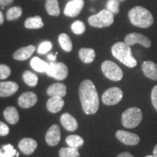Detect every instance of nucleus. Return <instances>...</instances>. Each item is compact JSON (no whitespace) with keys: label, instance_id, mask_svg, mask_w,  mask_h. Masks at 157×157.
<instances>
[{"label":"nucleus","instance_id":"nucleus-34","mask_svg":"<svg viewBox=\"0 0 157 157\" xmlns=\"http://www.w3.org/2000/svg\"><path fill=\"white\" fill-rule=\"evenodd\" d=\"M52 44L50 42L46 41V42H43L39 44L38 48V52L39 54H46L51 49H52Z\"/></svg>","mask_w":157,"mask_h":157},{"label":"nucleus","instance_id":"nucleus-18","mask_svg":"<svg viewBox=\"0 0 157 157\" xmlns=\"http://www.w3.org/2000/svg\"><path fill=\"white\" fill-rule=\"evenodd\" d=\"M60 122L63 127L70 132L75 131L78 128V122L76 119L70 113H65L60 117Z\"/></svg>","mask_w":157,"mask_h":157},{"label":"nucleus","instance_id":"nucleus-41","mask_svg":"<svg viewBox=\"0 0 157 157\" xmlns=\"http://www.w3.org/2000/svg\"><path fill=\"white\" fill-rule=\"evenodd\" d=\"M4 23V15L1 11H0V25Z\"/></svg>","mask_w":157,"mask_h":157},{"label":"nucleus","instance_id":"nucleus-37","mask_svg":"<svg viewBox=\"0 0 157 157\" xmlns=\"http://www.w3.org/2000/svg\"><path fill=\"white\" fill-rule=\"evenodd\" d=\"M10 128L6 124L0 121V136H6L9 134Z\"/></svg>","mask_w":157,"mask_h":157},{"label":"nucleus","instance_id":"nucleus-38","mask_svg":"<svg viewBox=\"0 0 157 157\" xmlns=\"http://www.w3.org/2000/svg\"><path fill=\"white\" fill-rule=\"evenodd\" d=\"M13 0H0V6L5 7V6L10 5L13 4Z\"/></svg>","mask_w":157,"mask_h":157},{"label":"nucleus","instance_id":"nucleus-40","mask_svg":"<svg viewBox=\"0 0 157 157\" xmlns=\"http://www.w3.org/2000/svg\"><path fill=\"white\" fill-rule=\"evenodd\" d=\"M57 54H58V52H56L55 55H52V54H50L48 56V58L49 60H51V61H55V60H56V57H57Z\"/></svg>","mask_w":157,"mask_h":157},{"label":"nucleus","instance_id":"nucleus-3","mask_svg":"<svg viewBox=\"0 0 157 157\" xmlns=\"http://www.w3.org/2000/svg\"><path fill=\"white\" fill-rule=\"evenodd\" d=\"M113 56L119 61L129 68H134L137 66V62L133 58L130 46L125 42H119L114 44L111 48Z\"/></svg>","mask_w":157,"mask_h":157},{"label":"nucleus","instance_id":"nucleus-4","mask_svg":"<svg viewBox=\"0 0 157 157\" xmlns=\"http://www.w3.org/2000/svg\"><path fill=\"white\" fill-rule=\"evenodd\" d=\"M143 119V113L139 108H129L121 115V122L126 128H135L140 124Z\"/></svg>","mask_w":157,"mask_h":157},{"label":"nucleus","instance_id":"nucleus-39","mask_svg":"<svg viewBox=\"0 0 157 157\" xmlns=\"http://www.w3.org/2000/svg\"><path fill=\"white\" fill-rule=\"evenodd\" d=\"M117 157H135L129 152H124L121 154H119Z\"/></svg>","mask_w":157,"mask_h":157},{"label":"nucleus","instance_id":"nucleus-43","mask_svg":"<svg viewBox=\"0 0 157 157\" xmlns=\"http://www.w3.org/2000/svg\"><path fill=\"white\" fill-rule=\"evenodd\" d=\"M146 157H155V156H154V155H149V156H147Z\"/></svg>","mask_w":157,"mask_h":157},{"label":"nucleus","instance_id":"nucleus-6","mask_svg":"<svg viewBox=\"0 0 157 157\" xmlns=\"http://www.w3.org/2000/svg\"><path fill=\"white\" fill-rule=\"evenodd\" d=\"M101 70L106 78L118 82L123 78V71L120 67L111 60H105L101 65Z\"/></svg>","mask_w":157,"mask_h":157},{"label":"nucleus","instance_id":"nucleus-11","mask_svg":"<svg viewBox=\"0 0 157 157\" xmlns=\"http://www.w3.org/2000/svg\"><path fill=\"white\" fill-rule=\"evenodd\" d=\"M84 5V0H71L66 4L64 14L68 17H76L79 15Z\"/></svg>","mask_w":157,"mask_h":157},{"label":"nucleus","instance_id":"nucleus-14","mask_svg":"<svg viewBox=\"0 0 157 157\" xmlns=\"http://www.w3.org/2000/svg\"><path fill=\"white\" fill-rule=\"evenodd\" d=\"M18 84L14 82H0V97L7 98L11 96L18 90Z\"/></svg>","mask_w":157,"mask_h":157},{"label":"nucleus","instance_id":"nucleus-32","mask_svg":"<svg viewBox=\"0 0 157 157\" xmlns=\"http://www.w3.org/2000/svg\"><path fill=\"white\" fill-rule=\"evenodd\" d=\"M85 25L81 21H76L71 25V30L75 34H82L85 31Z\"/></svg>","mask_w":157,"mask_h":157},{"label":"nucleus","instance_id":"nucleus-28","mask_svg":"<svg viewBox=\"0 0 157 157\" xmlns=\"http://www.w3.org/2000/svg\"><path fill=\"white\" fill-rule=\"evenodd\" d=\"M66 142L68 146L74 148H80L84 145V141L82 137L77 135H71L66 139Z\"/></svg>","mask_w":157,"mask_h":157},{"label":"nucleus","instance_id":"nucleus-20","mask_svg":"<svg viewBox=\"0 0 157 157\" xmlns=\"http://www.w3.org/2000/svg\"><path fill=\"white\" fill-rule=\"evenodd\" d=\"M47 94L50 97H64L66 95V86L63 83H55L48 88Z\"/></svg>","mask_w":157,"mask_h":157},{"label":"nucleus","instance_id":"nucleus-45","mask_svg":"<svg viewBox=\"0 0 157 157\" xmlns=\"http://www.w3.org/2000/svg\"><path fill=\"white\" fill-rule=\"evenodd\" d=\"M118 1H121V2H122V1H124V0H118Z\"/></svg>","mask_w":157,"mask_h":157},{"label":"nucleus","instance_id":"nucleus-30","mask_svg":"<svg viewBox=\"0 0 157 157\" xmlns=\"http://www.w3.org/2000/svg\"><path fill=\"white\" fill-rule=\"evenodd\" d=\"M23 13V10L20 7H13L10 8L7 12L6 17H7V21H11L17 20L21 16Z\"/></svg>","mask_w":157,"mask_h":157},{"label":"nucleus","instance_id":"nucleus-36","mask_svg":"<svg viewBox=\"0 0 157 157\" xmlns=\"http://www.w3.org/2000/svg\"><path fill=\"white\" fill-rule=\"evenodd\" d=\"M151 99L153 106L157 111V85L154 86L152 89L151 94Z\"/></svg>","mask_w":157,"mask_h":157},{"label":"nucleus","instance_id":"nucleus-25","mask_svg":"<svg viewBox=\"0 0 157 157\" xmlns=\"http://www.w3.org/2000/svg\"><path fill=\"white\" fill-rule=\"evenodd\" d=\"M49 63H48L43 61L38 57H34L31 60V66L33 69L36 71L43 73V72H46L48 70Z\"/></svg>","mask_w":157,"mask_h":157},{"label":"nucleus","instance_id":"nucleus-8","mask_svg":"<svg viewBox=\"0 0 157 157\" xmlns=\"http://www.w3.org/2000/svg\"><path fill=\"white\" fill-rule=\"evenodd\" d=\"M123 98V92L119 87H111L105 90L102 95V101L106 105H113L119 103Z\"/></svg>","mask_w":157,"mask_h":157},{"label":"nucleus","instance_id":"nucleus-19","mask_svg":"<svg viewBox=\"0 0 157 157\" xmlns=\"http://www.w3.org/2000/svg\"><path fill=\"white\" fill-rule=\"evenodd\" d=\"M64 105V101L63 98L53 96L51 97L47 102V108L51 113H58L63 109Z\"/></svg>","mask_w":157,"mask_h":157},{"label":"nucleus","instance_id":"nucleus-1","mask_svg":"<svg viewBox=\"0 0 157 157\" xmlns=\"http://www.w3.org/2000/svg\"><path fill=\"white\" fill-rule=\"evenodd\" d=\"M82 109L86 114H94L99 109V98L95 84L90 80H84L78 89Z\"/></svg>","mask_w":157,"mask_h":157},{"label":"nucleus","instance_id":"nucleus-13","mask_svg":"<svg viewBox=\"0 0 157 157\" xmlns=\"http://www.w3.org/2000/svg\"><path fill=\"white\" fill-rule=\"evenodd\" d=\"M38 98L35 93L32 92H25L20 96L18 98V105L23 109H29L34 106L36 103Z\"/></svg>","mask_w":157,"mask_h":157},{"label":"nucleus","instance_id":"nucleus-12","mask_svg":"<svg viewBox=\"0 0 157 157\" xmlns=\"http://www.w3.org/2000/svg\"><path fill=\"white\" fill-rule=\"evenodd\" d=\"M45 140L50 146H56L60 140V129L57 124L52 125L45 135Z\"/></svg>","mask_w":157,"mask_h":157},{"label":"nucleus","instance_id":"nucleus-9","mask_svg":"<svg viewBox=\"0 0 157 157\" xmlns=\"http://www.w3.org/2000/svg\"><path fill=\"white\" fill-rule=\"evenodd\" d=\"M124 42L129 46H132L135 44L142 45L146 48H149L151 46V42L150 39L145 35L139 34V33H131V34H127L124 38Z\"/></svg>","mask_w":157,"mask_h":157},{"label":"nucleus","instance_id":"nucleus-24","mask_svg":"<svg viewBox=\"0 0 157 157\" xmlns=\"http://www.w3.org/2000/svg\"><path fill=\"white\" fill-rule=\"evenodd\" d=\"M45 8L48 14L52 16H58L60 13L58 0H46Z\"/></svg>","mask_w":157,"mask_h":157},{"label":"nucleus","instance_id":"nucleus-42","mask_svg":"<svg viewBox=\"0 0 157 157\" xmlns=\"http://www.w3.org/2000/svg\"><path fill=\"white\" fill-rule=\"evenodd\" d=\"M153 154H154V156L155 157H157V144L154 147V151H153Z\"/></svg>","mask_w":157,"mask_h":157},{"label":"nucleus","instance_id":"nucleus-16","mask_svg":"<svg viewBox=\"0 0 157 157\" xmlns=\"http://www.w3.org/2000/svg\"><path fill=\"white\" fill-rule=\"evenodd\" d=\"M142 71L147 78L157 81V64L147 60L143 63Z\"/></svg>","mask_w":157,"mask_h":157},{"label":"nucleus","instance_id":"nucleus-15","mask_svg":"<svg viewBox=\"0 0 157 157\" xmlns=\"http://www.w3.org/2000/svg\"><path fill=\"white\" fill-rule=\"evenodd\" d=\"M19 149L25 155H30L34 152L37 147L36 141L32 138L25 137L19 142Z\"/></svg>","mask_w":157,"mask_h":157},{"label":"nucleus","instance_id":"nucleus-35","mask_svg":"<svg viewBox=\"0 0 157 157\" xmlns=\"http://www.w3.org/2000/svg\"><path fill=\"white\" fill-rule=\"evenodd\" d=\"M11 74V69L8 66L0 64V79H5Z\"/></svg>","mask_w":157,"mask_h":157},{"label":"nucleus","instance_id":"nucleus-23","mask_svg":"<svg viewBox=\"0 0 157 157\" xmlns=\"http://www.w3.org/2000/svg\"><path fill=\"white\" fill-rule=\"evenodd\" d=\"M44 26L42 17L40 16L30 17L25 21V27L29 29H39Z\"/></svg>","mask_w":157,"mask_h":157},{"label":"nucleus","instance_id":"nucleus-31","mask_svg":"<svg viewBox=\"0 0 157 157\" xmlns=\"http://www.w3.org/2000/svg\"><path fill=\"white\" fill-rule=\"evenodd\" d=\"M16 154V150L11 144L5 145L0 149V157H13Z\"/></svg>","mask_w":157,"mask_h":157},{"label":"nucleus","instance_id":"nucleus-7","mask_svg":"<svg viewBox=\"0 0 157 157\" xmlns=\"http://www.w3.org/2000/svg\"><path fill=\"white\" fill-rule=\"evenodd\" d=\"M48 76L53 77L57 80H63L68 76V67L63 63H49L46 71Z\"/></svg>","mask_w":157,"mask_h":157},{"label":"nucleus","instance_id":"nucleus-10","mask_svg":"<svg viewBox=\"0 0 157 157\" xmlns=\"http://www.w3.org/2000/svg\"><path fill=\"white\" fill-rule=\"evenodd\" d=\"M116 137L121 143L127 146H135L140 142V137L138 135L127 131L118 130L116 132Z\"/></svg>","mask_w":157,"mask_h":157},{"label":"nucleus","instance_id":"nucleus-22","mask_svg":"<svg viewBox=\"0 0 157 157\" xmlns=\"http://www.w3.org/2000/svg\"><path fill=\"white\" fill-rule=\"evenodd\" d=\"M78 56L84 63H91L95 58V52L92 48H82L78 52Z\"/></svg>","mask_w":157,"mask_h":157},{"label":"nucleus","instance_id":"nucleus-44","mask_svg":"<svg viewBox=\"0 0 157 157\" xmlns=\"http://www.w3.org/2000/svg\"><path fill=\"white\" fill-rule=\"evenodd\" d=\"M19 156V154H18V153H17V154H16V157H18Z\"/></svg>","mask_w":157,"mask_h":157},{"label":"nucleus","instance_id":"nucleus-29","mask_svg":"<svg viewBox=\"0 0 157 157\" xmlns=\"http://www.w3.org/2000/svg\"><path fill=\"white\" fill-rule=\"evenodd\" d=\"M59 156L60 157H80V154L77 148L69 146L60 149L59 151Z\"/></svg>","mask_w":157,"mask_h":157},{"label":"nucleus","instance_id":"nucleus-17","mask_svg":"<svg viewBox=\"0 0 157 157\" xmlns=\"http://www.w3.org/2000/svg\"><path fill=\"white\" fill-rule=\"evenodd\" d=\"M35 51V47L34 45L23 47L15 51L13 54V58L19 61H23L30 58Z\"/></svg>","mask_w":157,"mask_h":157},{"label":"nucleus","instance_id":"nucleus-27","mask_svg":"<svg viewBox=\"0 0 157 157\" xmlns=\"http://www.w3.org/2000/svg\"><path fill=\"white\" fill-rule=\"evenodd\" d=\"M23 80L27 85L29 87H36L38 83V77L36 74L30 71H25L23 74Z\"/></svg>","mask_w":157,"mask_h":157},{"label":"nucleus","instance_id":"nucleus-5","mask_svg":"<svg viewBox=\"0 0 157 157\" xmlns=\"http://www.w3.org/2000/svg\"><path fill=\"white\" fill-rule=\"evenodd\" d=\"M114 17L112 13L108 10H103L96 15H91L88 18V23L95 28H105L113 24Z\"/></svg>","mask_w":157,"mask_h":157},{"label":"nucleus","instance_id":"nucleus-2","mask_svg":"<svg viewBox=\"0 0 157 157\" xmlns=\"http://www.w3.org/2000/svg\"><path fill=\"white\" fill-rule=\"evenodd\" d=\"M128 16L131 23L139 28H148L154 23V17L151 13L140 6H136L131 9Z\"/></svg>","mask_w":157,"mask_h":157},{"label":"nucleus","instance_id":"nucleus-26","mask_svg":"<svg viewBox=\"0 0 157 157\" xmlns=\"http://www.w3.org/2000/svg\"><path fill=\"white\" fill-rule=\"evenodd\" d=\"M58 42L63 50L66 52H69L72 50L73 48V44H72L71 39L68 35L66 34H60L58 36Z\"/></svg>","mask_w":157,"mask_h":157},{"label":"nucleus","instance_id":"nucleus-21","mask_svg":"<svg viewBox=\"0 0 157 157\" xmlns=\"http://www.w3.org/2000/svg\"><path fill=\"white\" fill-rule=\"evenodd\" d=\"M6 121L10 124H15L19 121V113L16 108L8 106L5 109L3 112Z\"/></svg>","mask_w":157,"mask_h":157},{"label":"nucleus","instance_id":"nucleus-33","mask_svg":"<svg viewBox=\"0 0 157 157\" xmlns=\"http://www.w3.org/2000/svg\"><path fill=\"white\" fill-rule=\"evenodd\" d=\"M106 10L112 13L113 14H117L119 12V2L118 0H109L106 4Z\"/></svg>","mask_w":157,"mask_h":157}]
</instances>
